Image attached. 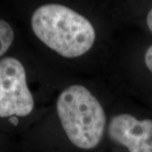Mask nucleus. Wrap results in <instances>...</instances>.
Wrapping results in <instances>:
<instances>
[{
  "instance_id": "obj_1",
  "label": "nucleus",
  "mask_w": 152,
  "mask_h": 152,
  "mask_svg": "<svg viewBox=\"0 0 152 152\" xmlns=\"http://www.w3.org/2000/svg\"><path fill=\"white\" fill-rule=\"evenodd\" d=\"M35 35L64 58H77L92 48L96 32L86 18L56 4L41 6L31 17Z\"/></svg>"
},
{
  "instance_id": "obj_2",
  "label": "nucleus",
  "mask_w": 152,
  "mask_h": 152,
  "mask_svg": "<svg viewBox=\"0 0 152 152\" xmlns=\"http://www.w3.org/2000/svg\"><path fill=\"white\" fill-rule=\"evenodd\" d=\"M57 111L68 138L84 150L96 147L103 136L106 114L89 90L73 85L60 94Z\"/></svg>"
},
{
  "instance_id": "obj_3",
  "label": "nucleus",
  "mask_w": 152,
  "mask_h": 152,
  "mask_svg": "<svg viewBox=\"0 0 152 152\" xmlns=\"http://www.w3.org/2000/svg\"><path fill=\"white\" fill-rule=\"evenodd\" d=\"M34 107L24 66L16 58L0 60V118L25 117Z\"/></svg>"
},
{
  "instance_id": "obj_4",
  "label": "nucleus",
  "mask_w": 152,
  "mask_h": 152,
  "mask_svg": "<svg viewBox=\"0 0 152 152\" xmlns=\"http://www.w3.org/2000/svg\"><path fill=\"white\" fill-rule=\"evenodd\" d=\"M108 133L113 141L129 152H152V120H138L129 114H119L111 120Z\"/></svg>"
},
{
  "instance_id": "obj_5",
  "label": "nucleus",
  "mask_w": 152,
  "mask_h": 152,
  "mask_svg": "<svg viewBox=\"0 0 152 152\" xmlns=\"http://www.w3.org/2000/svg\"><path fill=\"white\" fill-rule=\"evenodd\" d=\"M14 41V31L8 22L0 20V56L10 48Z\"/></svg>"
},
{
  "instance_id": "obj_6",
  "label": "nucleus",
  "mask_w": 152,
  "mask_h": 152,
  "mask_svg": "<svg viewBox=\"0 0 152 152\" xmlns=\"http://www.w3.org/2000/svg\"><path fill=\"white\" fill-rule=\"evenodd\" d=\"M145 64H146L147 68L152 73V46H151L146 51L145 56Z\"/></svg>"
},
{
  "instance_id": "obj_7",
  "label": "nucleus",
  "mask_w": 152,
  "mask_h": 152,
  "mask_svg": "<svg viewBox=\"0 0 152 152\" xmlns=\"http://www.w3.org/2000/svg\"><path fill=\"white\" fill-rule=\"evenodd\" d=\"M147 25L152 32V9L148 13V15H147Z\"/></svg>"
},
{
  "instance_id": "obj_8",
  "label": "nucleus",
  "mask_w": 152,
  "mask_h": 152,
  "mask_svg": "<svg viewBox=\"0 0 152 152\" xmlns=\"http://www.w3.org/2000/svg\"><path fill=\"white\" fill-rule=\"evenodd\" d=\"M10 122L11 124L13 125H17L19 124V119H18V118L15 117V116H13V117H10Z\"/></svg>"
}]
</instances>
